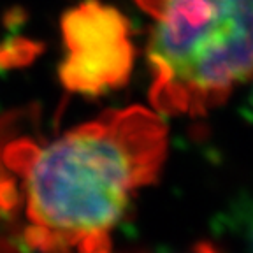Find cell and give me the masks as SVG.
I'll return each mask as SVG.
<instances>
[{"instance_id": "obj_1", "label": "cell", "mask_w": 253, "mask_h": 253, "mask_svg": "<svg viewBox=\"0 0 253 253\" xmlns=\"http://www.w3.org/2000/svg\"><path fill=\"white\" fill-rule=\"evenodd\" d=\"M167 157L162 115L107 111L47 144L18 141L4 162L23 181L25 243L44 252H107L111 232Z\"/></svg>"}, {"instance_id": "obj_2", "label": "cell", "mask_w": 253, "mask_h": 253, "mask_svg": "<svg viewBox=\"0 0 253 253\" xmlns=\"http://www.w3.org/2000/svg\"><path fill=\"white\" fill-rule=\"evenodd\" d=\"M148 41L153 109L202 116L253 78V0H137Z\"/></svg>"}, {"instance_id": "obj_3", "label": "cell", "mask_w": 253, "mask_h": 253, "mask_svg": "<svg viewBox=\"0 0 253 253\" xmlns=\"http://www.w3.org/2000/svg\"><path fill=\"white\" fill-rule=\"evenodd\" d=\"M62 83L76 93L99 95L126 83L134 46L126 18L99 0H86L62 20Z\"/></svg>"}, {"instance_id": "obj_4", "label": "cell", "mask_w": 253, "mask_h": 253, "mask_svg": "<svg viewBox=\"0 0 253 253\" xmlns=\"http://www.w3.org/2000/svg\"><path fill=\"white\" fill-rule=\"evenodd\" d=\"M229 230L234 237L241 239L246 246L253 248V202L237 206L232 216L229 218Z\"/></svg>"}, {"instance_id": "obj_5", "label": "cell", "mask_w": 253, "mask_h": 253, "mask_svg": "<svg viewBox=\"0 0 253 253\" xmlns=\"http://www.w3.org/2000/svg\"><path fill=\"white\" fill-rule=\"evenodd\" d=\"M250 102H252V107H253V90H252V97H250Z\"/></svg>"}]
</instances>
